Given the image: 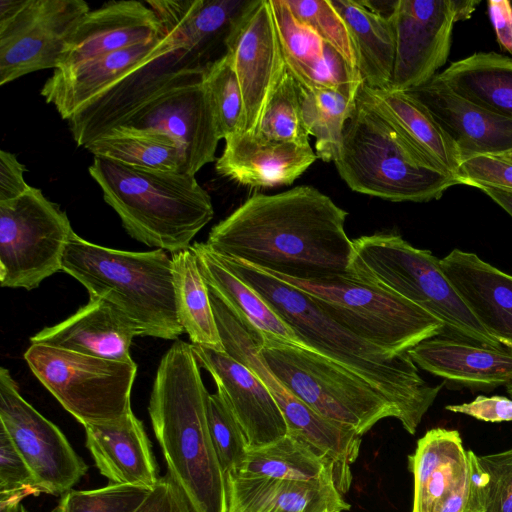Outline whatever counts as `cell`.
<instances>
[{"mask_svg":"<svg viewBox=\"0 0 512 512\" xmlns=\"http://www.w3.org/2000/svg\"><path fill=\"white\" fill-rule=\"evenodd\" d=\"M230 473L286 480H334L331 465L289 434L271 444L248 450L241 465Z\"/></svg>","mask_w":512,"mask_h":512,"instance_id":"cell-37","label":"cell"},{"mask_svg":"<svg viewBox=\"0 0 512 512\" xmlns=\"http://www.w3.org/2000/svg\"><path fill=\"white\" fill-rule=\"evenodd\" d=\"M486 195H488L495 203L505 210L512 217V191L498 189L488 186H480Z\"/></svg>","mask_w":512,"mask_h":512,"instance_id":"cell-51","label":"cell"},{"mask_svg":"<svg viewBox=\"0 0 512 512\" xmlns=\"http://www.w3.org/2000/svg\"><path fill=\"white\" fill-rule=\"evenodd\" d=\"M133 327L106 301L89 297L67 319L45 327L30 338L31 344L112 360L134 362L130 355Z\"/></svg>","mask_w":512,"mask_h":512,"instance_id":"cell-26","label":"cell"},{"mask_svg":"<svg viewBox=\"0 0 512 512\" xmlns=\"http://www.w3.org/2000/svg\"><path fill=\"white\" fill-rule=\"evenodd\" d=\"M0 512H28L22 500H9L0 502Z\"/></svg>","mask_w":512,"mask_h":512,"instance_id":"cell-52","label":"cell"},{"mask_svg":"<svg viewBox=\"0 0 512 512\" xmlns=\"http://www.w3.org/2000/svg\"><path fill=\"white\" fill-rule=\"evenodd\" d=\"M165 34L160 19L146 2H109L81 18L66 42L57 68L150 42Z\"/></svg>","mask_w":512,"mask_h":512,"instance_id":"cell-20","label":"cell"},{"mask_svg":"<svg viewBox=\"0 0 512 512\" xmlns=\"http://www.w3.org/2000/svg\"><path fill=\"white\" fill-rule=\"evenodd\" d=\"M207 418L212 442L226 475L241 465L249 450L248 443L226 399L218 390L207 396Z\"/></svg>","mask_w":512,"mask_h":512,"instance_id":"cell-42","label":"cell"},{"mask_svg":"<svg viewBox=\"0 0 512 512\" xmlns=\"http://www.w3.org/2000/svg\"><path fill=\"white\" fill-rule=\"evenodd\" d=\"M86 446L99 472L111 483L152 489L157 466L142 422L132 411L124 416L84 425Z\"/></svg>","mask_w":512,"mask_h":512,"instance_id":"cell-28","label":"cell"},{"mask_svg":"<svg viewBox=\"0 0 512 512\" xmlns=\"http://www.w3.org/2000/svg\"><path fill=\"white\" fill-rule=\"evenodd\" d=\"M266 273L304 292L349 331L392 354L445 334L442 322L428 312L351 274L298 279Z\"/></svg>","mask_w":512,"mask_h":512,"instance_id":"cell-8","label":"cell"},{"mask_svg":"<svg viewBox=\"0 0 512 512\" xmlns=\"http://www.w3.org/2000/svg\"><path fill=\"white\" fill-rule=\"evenodd\" d=\"M310 145L270 141L239 132L225 139L216 171L241 185L271 188L290 185L317 159Z\"/></svg>","mask_w":512,"mask_h":512,"instance_id":"cell-24","label":"cell"},{"mask_svg":"<svg viewBox=\"0 0 512 512\" xmlns=\"http://www.w3.org/2000/svg\"><path fill=\"white\" fill-rule=\"evenodd\" d=\"M286 67L308 88L334 89L343 74V58L311 27L292 13L284 0H270Z\"/></svg>","mask_w":512,"mask_h":512,"instance_id":"cell-31","label":"cell"},{"mask_svg":"<svg viewBox=\"0 0 512 512\" xmlns=\"http://www.w3.org/2000/svg\"><path fill=\"white\" fill-rule=\"evenodd\" d=\"M298 94L305 129L315 137L317 157L324 162L334 161L356 99L332 89L308 88L300 84Z\"/></svg>","mask_w":512,"mask_h":512,"instance_id":"cell-38","label":"cell"},{"mask_svg":"<svg viewBox=\"0 0 512 512\" xmlns=\"http://www.w3.org/2000/svg\"><path fill=\"white\" fill-rule=\"evenodd\" d=\"M253 0H150L164 29L207 65L227 53L228 37Z\"/></svg>","mask_w":512,"mask_h":512,"instance_id":"cell-27","label":"cell"},{"mask_svg":"<svg viewBox=\"0 0 512 512\" xmlns=\"http://www.w3.org/2000/svg\"><path fill=\"white\" fill-rule=\"evenodd\" d=\"M207 67L182 70L118 125L154 129L172 136L183 148L186 174L193 176L215 160L221 139L204 83Z\"/></svg>","mask_w":512,"mask_h":512,"instance_id":"cell-13","label":"cell"},{"mask_svg":"<svg viewBox=\"0 0 512 512\" xmlns=\"http://www.w3.org/2000/svg\"><path fill=\"white\" fill-rule=\"evenodd\" d=\"M151 490L115 483L91 490L70 489L52 512H135Z\"/></svg>","mask_w":512,"mask_h":512,"instance_id":"cell-43","label":"cell"},{"mask_svg":"<svg viewBox=\"0 0 512 512\" xmlns=\"http://www.w3.org/2000/svg\"><path fill=\"white\" fill-rule=\"evenodd\" d=\"M349 274L398 295L442 322L444 336L503 347L478 322L445 277L440 259L395 233L353 239Z\"/></svg>","mask_w":512,"mask_h":512,"instance_id":"cell-7","label":"cell"},{"mask_svg":"<svg viewBox=\"0 0 512 512\" xmlns=\"http://www.w3.org/2000/svg\"><path fill=\"white\" fill-rule=\"evenodd\" d=\"M357 97L388 119L440 170L456 178L462 163L458 148L422 103L405 91L372 89L364 83Z\"/></svg>","mask_w":512,"mask_h":512,"instance_id":"cell-30","label":"cell"},{"mask_svg":"<svg viewBox=\"0 0 512 512\" xmlns=\"http://www.w3.org/2000/svg\"><path fill=\"white\" fill-rule=\"evenodd\" d=\"M40 493L30 468L0 425V502Z\"/></svg>","mask_w":512,"mask_h":512,"instance_id":"cell-45","label":"cell"},{"mask_svg":"<svg viewBox=\"0 0 512 512\" xmlns=\"http://www.w3.org/2000/svg\"><path fill=\"white\" fill-rule=\"evenodd\" d=\"M491 23L502 50L512 58V4L509 0L488 1Z\"/></svg>","mask_w":512,"mask_h":512,"instance_id":"cell-50","label":"cell"},{"mask_svg":"<svg viewBox=\"0 0 512 512\" xmlns=\"http://www.w3.org/2000/svg\"><path fill=\"white\" fill-rule=\"evenodd\" d=\"M228 512H343L334 480H286L226 474Z\"/></svg>","mask_w":512,"mask_h":512,"instance_id":"cell-29","label":"cell"},{"mask_svg":"<svg viewBox=\"0 0 512 512\" xmlns=\"http://www.w3.org/2000/svg\"><path fill=\"white\" fill-rule=\"evenodd\" d=\"M199 366L213 377L241 426L249 450L288 434L285 418L260 378L247 366L224 351L192 344Z\"/></svg>","mask_w":512,"mask_h":512,"instance_id":"cell-19","label":"cell"},{"mask_svg":"<svg viewBox=\"0 0 512 512\" xmlns=\"http://www.w3.org/2000/svg\"><path fill=\"white\" fill-rule=\"evenodd\" d=\"M259 354L274 376L322 417L360 435L399 414L369 383L317 352L262 337Z\"/></svg>","mask_w":512,"mask_h":512,"instance_id":"cell-9","label":"cell"},{"mask_svg":"<svg viewBox=\"0 0 512 512\" xmlns=\"http://www.w3.org/2000/svg\"><path fill=\"white\" fill-rule=\"evenodd\" d=\"M0 425L30 468L41 493L63 495L88 466L66 436L20 394L9 370L0 368Z\"/></svg>","mask_w":512,"mask_h":512,"instance_id":"cell-14","label":"cell"},{"mask_svg":"<svg viewBox=\"0 0 512 512\" xmlns=\"http://www.w3.org/2000/svg\"><path fill=\"white\" fill-rule=\"evenodd\" d=\"M88 171L126 232L149 247L172 254L187 249L214 216L210 195L193 175L99 157Z\"/></svg>","mask_w":512,"mask_h":512,"instance_id":"cell-4","label":"cell"},{"mask_svg":"<svg viewBox=\"0 0 512 512\" xmlns=\"http://www.w3.org/2000/svg\"><path fill=\"white\" fill-rule=\"evenodd\" d=\"M192 344L176 340L162 356L148 412L168 473L196 512H228L227 480L207 418V396Z\"/></svg>","mask_w":512,"mask_h":512,"instance_id":"cell-3","label":"cell"},{"mask_svg":"<svg viewBox=\"0 0 512 512\" xmlns=\"http://www.w3.org/2000/svg\"><path fill=\"white\" fill-rule=\"evenodd\" d=\"M408 462L414 478L412 512H481L469 453L457 430H428Z\"/></svg>","mask_w":512,"mask_h":512,"instance_id":"cell-17","label":"cell"},{"mask_svg":"<svg viewBox=\"0 0 512 512\" xmlns=\"http://www.w3.org/2000/svg\"><path fill=\"white\" fill-rule=\"evenodd\" d=\"M175 304L179 322L192 344L224 351L209 289L192 247L172 254Z\"/></svg>","mask_w":512,"mask_h":512,"instance_id":"cell-36","label":"cell"},{"mask_svg":"<svg viewBox=\"0 0 512 512\" xmlns=\"http://www.w3.org/2000/svg\"><path fill=\"white\" fill-rule=\"evenodd\" d=\"M453 92L477 106L512 120V58L478 52L436 74Z\"/></svg>","mask_w":512,"mask_h":512,"instance_id":"cell-34","label":"cell"},{"mask_svg":"<svg viewBox=\"0 0 512 512\" xmlns=\"http://www.w3.org/2000/svg\"><path fill=\"white\" fill-rule=\"evenodd\" d=\"M347 215L308 185L255 193L213 226L205 243L220 256L265 272L298 279L345 275L353 254Z\"/></svg>","mask_w":512,"mask_h":512,"instance_id":"cell-1","label":"cell"},{"mask_svg":"<svg viewBox=\"0 0 512 512\" xmlns=\"http://www.w3.org/2000/svg\"><path fill=\"white\" fill-rule=\"evenodd\" d=\"M456 179L476 188L488 186L512 191V161L495 155H477L462 161Z\"/></svg>","mask_w":512,"mask_h":512,"instance_id":"cell-46","label":"cell"},{"mask_svg":"<svg viewBox=\"0 0 512 512\" xmlns=\"http://www.w3.org/2000/svg\"><path fill=\"white\" fill-rule=\"evenodd\" d=\"M135 512H196L169 473L161 476Z\"/></svg>","mask_w":512,"mask_h":512,"instance_id":"cell-47","label":"cell"},{"mask_svg":"<svg viewBox=\"0 0 512 512\" xmlns=\"http://www.w3.org/2000/svg\"><path fill=\"white\" fill-rule=\"evenodd\" d=\"M89 11L83 0H0V84L56 69L69 36Z\"/></svg>","mask_w":512,"mask_h":512,"instance_id":"cell-12","label":"cell"},{"mask_svg":"<svg viewBox=\"0 0 512 512\" xmlns=\"http://www.w3.org/2000/svg\"><path fill=\"white\" fill-rule=\"evenodd\" d=\"M407 353L416 366L458 386L490 391L512 383V350L505 347H486L438 335Z\"/></svg>","mask_w":512,"mask_h":512,"instance_id":"cell-25","label":"cell"},{"mask_svg":"<svg viewBox=\"0 0 512 512\" xmlns=\"http://www.w3.org/2000/svg\"><path fill=\"white\" fill-rule=\"evenodd\" d=\"M511 4H512V1H511Z\"/></svg>","mask_w":512,"mask_h":512,"instance_id":"cell-55","label":"cell"},{"mask_svg":"<svg viewBox=\"0 0 512 512\" xmlns=\"http://www.w3.org/2000/svg\"><path fill=\"white\" fill-rule=\"evenodd\" d=\"M422 103L455 143L462 161L512 151V120L495 115L453 92L435 75L405 91Z\"/></svg>","mask_w":512,"mask_h":512,"instance_id":"cell-21","label":"cell"},{"mask_svg":"<svg viewBox=\"0 0 512 512\" xmlns=\"http://www.w3.org/2000/svg\"><path fill=\"white\" fill-rule=\"evenodd\" d=\"M352 37L363 83L388 88L395 59V33L390 17L369 9L361 0H330Z\"/></svg>","mask_w":512,"mask_h":512,"instance_id":"cell-32","label":"cell"},{"mask_svg":"<svg viewBox=\"0 0 512 512\" xmlns=\"http://www.w3.org/2000/svg\"><path fill=\"white\" fill-rule=\"evenodd\" d=\"M24 359L44 387L83 426L132 411L135 362L106 360L40 344H31Z\"/></svg>","mask_w":512,"mask_h":512,"instance_id":"cell-10","label":"cell"},{"mask_svg":"<svg viewBox=\"0 0 512 512\" xmlns=\"http://www.w3.org/2000/svg\"><path fill=\"white\" fill-rule=\"evenodd\" d=\"M284 1L298 20L311 27L352 67L358 69L356 50L349 29L330 0Z\"/></svg>","mask_w":512,"mask_h":512,"instance_id":"cell-44","label":"cell"},{"mask_svg":"<svg viewBox=\"0 0 512 512\" xmlns=\"http://www.w3.org/2000/svg\"><path fill=\"white\" fill-rule=\"evenodd\" d=\"M391 20L395 59L388 89L408 91L430 81L447 61L456 0H397Z\"/></svg>","mask_w":512,"mask_h":512,"instance_id":"cell-16","label":"cell"},{"mask_svg":"<svg viewBox=\"0 0 512 512\" xmlns=\"http://www.w3.org/2000/svg\"><path fill=\"white\" fill-rule=\"evenodd\" d=\"M253 135L270 141L310 145L302 119L298 83L288 69Z\"/></svg>","mask_w":512,"mask_h":512,"instance_id":"cell-39","label":"cell"},{"mask_svg":"<svg viewBox=\"0 0 512 512\" xmlns=\"http://www.w3.org/2000/svg\"><path fill=\"white\" fill-rule=\"evenodd\" d=\"M333 162L351 190L392 202H427L459 184L358 97Z\"/></svg>","mask_w":512,"mask_h":512,"instance_id":"cell-6","label":"cell"},{"mask_svg":"<svg viewBox=\"0 0 512 512\" xmlns=\"http://www.w3.org/2000/svg\"><path fill=\"white\" fill-rule=\"evenodd\" d=\"M214 254L272 307L306 348L369 383L394 406L403 428L415 434L442 385L425 381L407 352L392 354L360 338L304 292L241 260Z\"/></svg>","mask_w":512,"mask_h":512,"instance_id":"cell-2","label":"cell"},{"mask_svg":"<svg viewBox=\"0 0 512 512\" xmlns=\"http://www.w3.org/2000/svg\"><path fill=\"white\" fill-rule=\"evenodd\" d=\"M507 391L512 396V383L508 385Z\"/></svg>","mask_w":512,"mask_h":512,"instance_id":"cell-54","label":"cell"},{"mask_svg":"<svg viewBox=\"0 0 512 512\" xmlns=\"http://www.w3.org/2000/svg\"><path fill=\"white\" fill-rule=\"evenodd\" d=\"M165 31L164 36L153 41L54 69L45 81L41 95L64 120H68L79 108L129 71L180 41L175 33L167 29Z\"/></svg>","mask_w":512,"mask_h":512,"instance_id":"cell-22","label":"cell"},{"mask_svg":"<svg viewBox=\"0 0 512 512\" xmlns=\"http://www.w3.org/2000/svg\"><path fill=\"white\" fill-rule=\"evenodd\" d=\"M226 48L242 92L243 132L255 134L287 71L270 0H253L234 25Z\"/></svg>","mask_w":512,"mask_h":512,"instance_id":"cell-15","label":"cell"},{"mask_svg":"<svg viewBox=\"0 0 512 512\" xmlns=\"http://www.w3.org/2000/svg\"><path fill=\"white\" fill-rule=\"evenodd\" d=\"M468 453L481 512H512V448L488 455Z\"/></svg>","mask_w":512,"mask_h":512,"instance_id":"cell-41","label":"cell"},{"mask_svg":"<svg viewBox=\"0 0 512 512\" xmlns=\"http://www.w3.org/2000/svg\"><path fill=\"white\" fill-rule=\"evenodd\" d=\"M192 247L207 286L264 339L305 347L295 332L252 287L218 261L206 243L195 242Z\"/></svg>","mask_w":512,"mask_h":512,"instance_id":"cell-33","label":"cell"},{"mask_svg":"<svg viewBox=\"0 0 512 512\" xmlns=\"http://www.w3.org/2000/svg\"><path fill=\"white\" fill-rule=\"evenodd\" d=\"M204 83L221 139L243 132L244 103L238 77L228 53L211 63Z\"/></svg>","mask_w":512,"mask_h":512,"instance_id":"cell-40","label":"cell"},{"mask_svg":"<svg viewBox=\"0 0 512 512\" xmlns=\"http://www.w3.org/2000/svg\"><path fill=\"white\" fill-rule=\"evenodd\" d=\"M445 409L485 422L512 421V399L505 396L479 395L471 402L447 405Z\"/></svg>","mask_w":512,"mask_h":512,"instance_id":"cell-48","label":"cell"},{"mask_svg":"<svg viewBox=\"0 0 512 512\" xmlns=\"http://www.w3.org/2000/svg\"><path fill=\"white\" fill-rule=\"evenodd\" d=\"M95 157L141 169L186 174V157L169 134L130 126L110 129L85 147Z\"/></svg>","mask_w":512,"mask_h":512,"instance_id":"cell-35","label":"cell"},{"mask_svg":"<svg viewBox=\"0 0 512 512\" xmlns=\"http://www.w3.org/2000/svg\"><path fill=\"white\" fill-rule=\"evenodd\" d=\"M192 66L209 65L187 51L181 41L144 61L72 114L67 122L74 141L85 148Z\"/></svg>","mask_w":512,"mask_h":512,"instance_id":"cell-18","label":"cell"},{"mask_svg":"<svg viewBox=\"0 0 512 512\" xmlns=\"http://www.w3.org/2000/svg\"><path fill=\"white\" fill-rule=\"evenodd\" d=\"M25 166L8 151H0V202L15 199L31 186L24 179Z\"/></svg>","mask_w":512,"mask_h":512,"instance_id":"cell-49","label":"cell"},{"mask_svg":"<svg viewBox=\"0 0 512 512\" xmlns=\"http://www.w3.org/2000/svg\"><path fill=\"white\" fill-rule=\"evenodd\" d=\"M58 204L32 187L23 195L0 202V284L32 290L62 270V259L73 233Z\"/></svg>","mask_w":512,"mask_h":512,"instance_id":"cell-11","label":"cell"},{"mask_svg":"<svg viewBox=\"0 0 512 512\" xmlns=\"http://www.w3.org/2000/svg\"><path fill=\"white\" fill-rule=\"evenodd\" d=\"M440 266L478 322L512 350V275L457 248L440 259Z\"/></svg>","mask_w":512,"mask_h":512,"instance_id":"cell-23","label":"cell"},{"mask_svg":"<svg viewBox=\"0 0 512 512\" xmlns=\"http://www.w3.org/2000/svg\"><path fill=\"white\" fill-rule=\"evenodd\" d=\"M61 271L79 281L89 297L109 303L137 336L177 340L184 333L175 304L172 260L164 250H117L73 232Z\"/></svg>","mask_w":512,"mask_h":512,"instance_id":"cell-5","label":"cell"},{"mask_svg":"<svg viewBox=\"0 0 512 512\" xmlns=\"http://www.w3.org/2000/svg\"><path fill=\"white\" fill-rule=\"evenodd\" d=\"M499 156H502V157L508 159L509 161H512V151H510L506 154H503V155H499Z\"/></svg>","mask_w":512,"mask_h":512,"instance_id":"cell-53","label":"cell"}]
</instances>
